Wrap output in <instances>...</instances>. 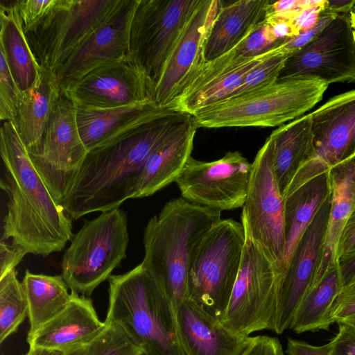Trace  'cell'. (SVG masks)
<instances>
[{
    "label": "cell",
    "mask_w": 355,
    "mask_h": 355,
    "mask_svg": "<svg viewBox=\"0 0 355 355\" xmlns=\"http://www.w3.org/2000/svg\"><path fill=\"white\" fill-rule=\"evenodd\" d=\"M252 164L239 151L204 162L191 156L175 181L182 198L210 209L233 210L243 207L248 194Z\"/></svg>",
    "instance_id": "cell-15"
},
{
    "label": "cell",
    "mask_w": 355,
    "mask_h": 355,
    "mask_svg": "<svg viewBox=\"0 0 355 355\" xmlns=\"http://www.w3.org/2000/svg\"><path fill=\"white\" fill-rule=\"evenodd\" d=\"M121 0H60L25 33L40 66L55 73L74 50L116 10Z\"/></svg>",
    "instance_id": "cell-9"
},
{
    "label": "cell",
    "mask_w": 355,
    "mask_h": 355,
    "mask_svg": "<svg viewBox=\"0 0 355 355\" xmlns=\"http://www.w3.org/2000/svg\"><path fill=\"white\" fill-rule=\"evenodd\" d=\"M22 284L28 304V335L60 313L72 298L62 275L34 274L26 270Z\"/></svg>",
    "instance_id": "cell-31"
},
{
    "label": "cell",
    "mask_w": 355,
    "mask_h": 355,
    "mask_svg": "<svg viewBox=\"0 0 355 355\" xmlns=\"http://www.w3.org/2000/svg\"><path fill=\"white\" fill-rule=\"evenodd\" d=\"M327 1L317 6L303 8L289 19L294 36L312 28L317 23L322 10L326 6ZM293 36V37H294Z\"/></svg>",
    "instance_id": "cell-42"
},
{
    "label": "cell",
    "mask_w": 355,
    "mask_h": 355,
    "mask_svg": "<svg viewBox=\"0 0 355 355\" xmlns=\"http://www.w3.org/2000/svg\"><path fill=\"white\" fill-rule=\"evenodd\" d=\"M0 153V187L8 198L1 241L11 239L12 246L27 254L61 251L73 236L71 219L40 178L10 121L1 123Z\"/></svg>",
    "instance_id": "cell-2"
},
{
    "label": "cell",
    "mask_w": 355,
    "mask_h": 355,
    "mask_svg": "<svg viewBox=\"0 0 355 355\" xmlns=\"http://www.w3.org/2000/svg\"><path fill=\"white\" fill-rule=\"evenodd\" d=\"M334 322L355 325V275L342 286L331 308Z\"/></svg>",
    "instance_id": "cell-39"
},
{
    "label": "cell",
    "mask_w": 355,
    "mask_h": 355,
    "mask_svg": "<svg viewBox=\"0 0 355 355\" xmlns=\"http://www.w3.org/2000/svg\"><path fill=\"white\" fill-rule=\"evenodd\" d=\"M0 51L19 88L26 91L38 79V64L24 32L15 0L0 1Z\"/></svg>",
    "instance_id": "cell-28"
},
{
    "label": "cell",
    "mask_w": 355,
    "mask_h": 355,
    "mask_svg": "<svg viewBox=\"0 0 355 355\" xmlns=\"http://www.w3.org/2000/svg\"><path fill=\"white\" fill-rule=\"evenodd\" d=\"M355 245V205L344 229L339 246L338 260L345 257Z\"/></svg>",
    "instance_id": "cell-46"
},
{
    "label": "cell",
    "mask_w": 355,
    "mask_h": 355,
    "mask_svg": "<svg viewBox=\"0 0 355 355\" xmlns=\"http://www.w3.org/2000/svg\"><path fill=\"white\" fill-rule=\"evenodd\" d=\"M287 355H331L329 342L320 346L311 345L304 341L288 338Z\"/></svg>",
    "instance_id": "cell-45"
},
{
    "label": "cell",
    "mask_w": 355,
    "mask_h": 355,
    "mask_svg": "<svg viewBox=\"0 0 355 355\" xmlns=\"http://www.w3.org/2000/svg\"><path fill=\"white\" fill-rule=\"evenodd\" d=\"M337 15L324 8L316 24L312 28L289 38L283 44L284 48L291 54L299 50L312 40Z\"/></svg>",
    "instance_id": "cell-40"
},
{
    "label": "cell",
    "mask_w": 355,
    "mask_h": 355,
    "mask_svg": "<svg viewBox=\"0 0 355 355\" xmlns=\"http://www.w3.org/2000/svg\"><path fill=\"white\" fill-rule=\"evenodd\" d=\"M27 253L20 248L0 242V277L15 268Z\"/></svg>",
    "instance_id": "cell-43"
},
{
    "label": "cell",
    "mask_w": 355,
    "mask_h": 355,
    "mask_svg": "<svg viewBox=\"0 0 355 355\" xmlns=\"http://www.w3.org/2000/svg\"><path fill=\"white\" fill-rule=\"evenodd\" d=\"M355 6V0H327L324 8L336 15L347 13Z\"/></svg>",
    "instance_id": "cell-48"
},
{
    "label": "cell",
    "mask_w": 355,
    "mask_h": 355,
    "mask_svg": "<svg viewBox=\"0 0 355 355\" xmlns=\"http://www.w3.org/2000/svg\"><path fill=\"white\" fill-rule=\"evenodd\" d=\"M270 0H219V8L208 33L204 57L213 60L239 45L263 20Z\"/></svg>",
    "instance_id": "cell-26"
},
{
    "label": "cell",
    "mask_w": 355,
    "mask_h": 355,
    "mask_svg": "<svg viewBox=\"0 0 355 355\" xmlns=\"http://www.w3.org/2000/svg\"><path fill=\"white\" fill-rule=\"evenodd\" d=\"M220 216L219 210L180 197L167 202L146 223L141 263L159 282L175 311L189 298L188 272L193 252Z\"/></svg>",
    "instance_id": "cell-3"
},
{
    "label": "cell",
    "mask_w": 355,
    "mask_h": 355,
    "mask_svg": "<svg viewBox=\"0 0 355 355\" xmlns=\"http://www.w3.org/2000/svg\"><path fill=\"white\" fill-rule=\"evenodd\" d=\"M243 227L245 241L241 266L220 322L236 334L249 336L254 331L273 330L278 275L275 264Z\"/></svg>",
    "instance_id": "cell-8"
},
{
    "label": "cell",
    "mask_w": 355,
    "mask_h": 355,
    "mask_svg": "<svg viewBox=\"0 0 355 355\" xmlns=\"http://www.w3.org/2000/svg\"><path fill=\"white\" fill-rule=\"evenodd\" d=\"M138 0H121L112 14L97 27L55 72L61 91L94 69L129 54L132 17Z\"/></svg>",
    "instance_id": "cell-18"
},
{
    "label": "cell",
    "mask_w": 355,
    "mask_h": 355,
    "mask_svg": "<svg viewBox=\"0 0 355 355\" xmlns=\"http://www.w3.org/2000/svg\"><path fill=\"white\" fill-rule=\"evenodd\" d=\"M355 254V245L352 248V249L349 251V252L345 256V257H347V256H349V255H352V254ZM343 257V258H344ZM343 259V258H342ZM339 260V261H340ZM339 262V261H338Z\"/></svg>",
    "instance_id": "cell-52"
},
{
    "label": "cell",
    "mask_w": 355,
    "mask_h": 355,
    "mask_svg": "<svg viewBox=\"0 0 355 355\" xmlns=\"http://www.w3.org/2000/svg\"><path fill=\"white\" fill-rule=\"evenodd\" d=\"M340 279L344 285L355 275V254L341 259L338 264Z\"/></svg>",
    "instance_id": "cell-47"
},
{
    "label": "cell",
    "mask_w": 355,
    "mask_h": 355,
    "mask_svg": "<svg viewBox=\"0 0 355 355\" xmlns=\"http://www.w3.org/2000/svg\"><path fill=\"white\" fill-rule=\"evenodd\" d=\"M287 40L279 38L272 25L264 19L236 46L239 55L257 57L278 48Z\"/></svg>",
    "instance_id": "cell-36"
},
{
    "label": "cell",
    "mask_w": 355,
    "mask_h": 355,
    "mask_svg": "<svg viewBox=\"0 0 355 355\" xmlns=\"http://www.w3.org/2000/svg\"><path fill=\"white\" fill-rule=\"evenodd\" d=\"M310 115L313 153L298 168L284 193L355 156V89L331 98Z\"/></svg>",
    "instance_id": "cell-13"
},
{
    "label": "cell",
    "mask_w": 355,
    "mask_h": 355,
    "mask_svg": "<svg viewBox=\"0 0 355 355\" xmlns=\"http://www.w3.org/2000/svg\"><path fill=\"white\" fill-rule=\"evenodd\" d=\"M127 214L120 208L85 220L62 260V277L71 291L89 297L126 258Z\"/></svg>",
    "instance_id": "cell-7"
},
{
    "label": "cell",
    "mask_w": 355,
    "mask_h": 355,
    "mask_svg": "<svg viewBox=\"0 0 355 355\" xmlns=\"http://www.w3.org/2000/svg\"><path fill=\"white\" fill-rule=\"evenodd\" d=\"M61 92L55 74L42 67L37 81L23 92L17 116L12 122L30 155L41 150L51 111Z\"/></svg>",
    "instance_id": "cell-27"
},
{
    "label": "cell",
    "mask_w": 355,
    "mask_h": 355,
    "mask_svg": "<svg viewBox=\"0 0 355 355\" xmlns=\"http://www.w3.org/2000/svg\"><path fill=\"white\" fill-rule=\"evenodd\" d=\"M252 165L248 194L242 207L241 223L277 270L285 243L284 199L273 169L270 137L257 152Z\"/></svg>",
    "instance_id": "cell-12"
},
{
    "label": "cell",
    "mask_w": 355,
    "mask_h": 355,
    "mask_svg": "<svg viewBox=\"0 0 355 355\" xmlns=\"http://www.w3.org/2000/svg\"><path fill=\"white\" fill-rule=\"evenodd\" d=\"M218 8L219 0H201L191 15L155 85L158 106L170 107L205 64L206 40Z\"/></svg>",
    "instance_id": "cell-17"
},
{
    "label": "cell",
    "mask_w": 355,
    "mask_h": 355,
    "mask_svg": "<svg viewBox=\"0 0 355 355\" xmlns=\"http://www.w3.org/2000/svg\"><path fill=\"white\" fill-rule=\"evenodd\" d=\"M338 324V332L329 342L331 355H355V325Z\"/></svg>",
    "instance_id": "cell-41"
},
{
    "label": "cell",
    "mask_w": 355,
    "mask_h": 355,
    "mask_svg": "<svg viewBox=\"0 0 355 355\" xmlns=\"http://www.w3.org/2000/svg\"><path fill=\"white\" fill-rule=\"evenodd\" d=\"M141 355H145L144 353H142Z\"/></svg>",
    "instance_id": "cell-53"
},
{
    "label": "cell",
    "mask_w": 355,
    "mask_h": 355,
    "mask_svg": "<svg viewBox=\"0 0 355 355\" xmlns=\"http://www.w3.org/2000/svg\"><path fill=\"white\" fill-rule=\"evenodd\" d=\"M197 128L190 116L152 152L142 169L134 198L150 196L176 180L191 156Z\"/></svg>",
    "instance_id": "cell-25"
},
{
    "label": "cell",
    "mask_w": 355,
    "mask_h": 355,
    "mask_svg": "<svg viewBox=\"0 0 355 355\" xmlns=\"http://www.w3.org/2000/svg\"><path fill=\"white\" fill-rule=\"evenodd\" d=\"M328 85L314 78L277 81L209 105L192 116L197 128L282 125L314 107Z\"/></svg>",
    "instance_id": "cell-5"
},
{
    "label": "cell",
    "mask_w": 355,
    "mask_h": 355,
    "mask_svg": "<svg viewBox=\"0 0 355 355\" xmlns=\"http://www.w3.org/2000/svg\"><path fill=\"white\" fill-rule=\"evenodd\" d=\"M23 96L3 52L0 51V119L14 121Z\"/></svg>",
    "instance_id": "cell-37"
},
{
    "label": "cell",
    "mask_w": 355,
    "mask_h": 355,
    "mask_svg": "<svg viewBox=\"0 0 355 355\" xmlns=\"http://www.w3.org/2000/svg\"><path fill=\"white\" fill-rule=\"evenodd\" d=\"M88 153L78 128L76 106L61 92L51 111L40 152L32 163L55 200L62 205Z\"/></svg>",
    "instance_id": "cell-11"
},
{
    "label": "cell",
    "mask_w": 355,
    "mask_h": 355,
    "mask_svg": "<svg viewBox=\"0 0 355 355\" xmlns=\"http://www.w3.org/2000/svg\"><path fill=\"white\" fill-rule=\"evenodd\" d=\"M24 32L38 26L58 5L60 0H15Z\"/></svg>",
    "instance_id": "cell-38"
},
{
    "label": "cell",
    "mask_w": 355,
    "mask_h": 355,
    "mask_svg": "<svg viewBox=\"0 0 355 355\" xmlns=\"http://www.w3.org/2000/svg\"><path fill=\"white\" fill-rule=\"evenodd\" d=\"M245 241L241 223L220 219L201 239L191 257L188 299L220 322L239 272Z\"/></svg>",
    "instance_id": "cell-6"
},
{
    "label": "cell",
    "mask_w": 355,
    "mask_h": 355,
    "mask_svg": "<svg viewBox=\"0 0 355 355\" xmlns=\"http://www.w3.org/2000/svg\"><path fill=\"white\" fill-rule=\"evenodd\" d=\"M290 55L291 53L284 48L283 44L281 45L272 55L245 76L229 98L243 95L277 82L279 72Z\"/></svg>",
    "instance_id": "cell-35"
},
{
    "label": "cell",
    "mask_w": 355,
    "mask_h": 355,
    "mask_svg": "<svg viewBox=\"0 0 355 355\" xmlns=\"http://www.w3.org/2000/svg\"><path fill=\"white\" fill-rule=\"evenodd\" d=\"M201 0H138L130 27L129 54L155 87Z\"/></svg>",
    "instance_id": "cell-10"
},
{
    "label": "cell",
    "mask_w": 355,
    "mask_h": 355,
    "mask_svg": "<svg viewBox=\"0 0 355 355\" xmlns=\"http://www.w3.org/2000/svg\"><path fill=\"white\" fill-rule=\"evenodd\" d=\"M329 173L331 188L329 217L320 259L310 289L330 270L338 266L339 243L355 205V156L334 166Z\"/></svg>",
    "instance_id": "cell-23"
},
{
    "label": "cell",
    "mask_w": 355,
    "mask_h": 355,
    "mask_svg": "<svg viewBox=\"0 0 355 355\" xmlns=\"http://www.w3.org/2000/svg\"><path fill=\"white\" fill-rule=\"evenodd\" d=\"M59 351L50 350L41 348H29L28 352L24 355H65Z\"/></svg>",
    "instance_id": "cell-49"
},
{
    "label": "cell",
    "mask_w": 355,
    "mask_h": 355,
    "mask_svg": "<svg viewBox=\"0 0 355 355\" xmlns=\"http://www.w3.org/2000/svg\"><path fill=\"white\" fill-rule=\"evenodd\" d=\"M84 347L74 350V351L67 352V353H66L65 355H83Z\"/></svg>",
    "instance_id": "cell-51"
},
{
    "label": "cell",
    "mask_w": 355,
    "mask_h": 355,
    "mask_svg": "<svg viewBox=\"0 0 355 355\" xmlns=\"http://www.w3.org/2000/svg\"><path fill=\"white\" fill-rule=\"evenodd\" d=\"M330 193V178L327 171L283 196L285 243L277 268L278 286L288 271L303 235Z\"/></svg>",
    "instance_id": "cell-24"
},
{
    "label": "cell",
    "mask_w": 355,
    "mask_h": 355,
    "mask_svg": "<svg viewBox=\"0 0 355 355\" xmlns=\"http://www.w3.org/2000/svg\"><path fill=\"white\" fill-rule=\"evenodd\" d=\"M142 353L141 348L121 327L106 324L101 334L84 347L83 355H141Z\"/></svg>",
    "instance_id": "cell-34"
},
{
    "label": "cell",
    "mask_w": 355,
    "mask_h": 355,
    "mask_svg": "<svg viewBox=\"0 0 355 355\" xmlns=\"http://www.w3.org/2000/svg\"><path fill=\"white\" fill-rule=\"evenodd\" d=\"M349 14H350L351 25H352V30H353V33H354V39H355V6L350 11Z\"/></svg>",
    "instance_id": "cell-50"
},
{
    "label": "cell",
    "mask_w": 355,
    "mask_h": 355,
    "mask_svg": "<svg viewBox=\"0 0 355 355\" xmlns=\"http://www.w3.org/2000/svg\"><path fill=\"white\" fill-rule=\"evenodd\" d=\"M176 329L185 355H247L254 337L236 334L190 300L175 311Z\"/></svg>",
    "instance_id": "cell-21"
},
{
    "label": "cell",
    "mask_w": 355,
    "mask_h": 355,
    "mask_svg": "<svg viewBox=\"0 0 355 355\" xmlns=\"http://www.w3.org/2000/svg\"><path fill=\"white\" fill-rule=\"evenodd\" d=\"M247 355H284V352L277 338L257 336Z\"/></svg>",
    "instance_id": "cell-44"
},
{
    "label": "cell",
    "mask_w": 355,
    "mask_h": 355,
    "mask_svg": "<svg viewBox=\"0 0 355 355\" xmlns=\"http://www.w3.org/2000/svg\"><path fill=\"white\" fill-rule=\"evenodd\" d=\"M62 92L76 106L87 108L155 103L153 83L130 54L94 69Z\"/></svg>",
    "instance_id": "cell-16"
},
{
    "label": "cell",
    "mask_w": 355,
    "mask_h": 355,
    "mask_svg": "<svg viewBox=\"0 0 355 355\" xmlns=\"http://www.w3.org/2000/svg\"><path fill=\"white\" fill-rule=\"evenodd\" d=\"M314 78L328 85L355 80V39L350 14L338 15L286 59L277 81Z\"/></svg>",
    "instance_id": "cell-14"
},
{
    "label": "cell",
    "mask_w": 355,
    "mask_h": 355,
    "mask_svg": "<svg viewBox=\"0 0 355 355\" xmlns=\"http://www.w3.org/2000/svg\"><path fill=\"white\" fill-rule=\"evenodd\" d=\"M28 315V304L15 268L0 277V343L14 334Z\"/></svg>",
    "instance_id": "cell-33"
},
{
    "label": "cell",
    "mask_w": 355,
    "mask_h": 355,
    "mask_svg": "<svg viewBox=\"0 0 355 355\" xmlns=\"http://www.w3.org/2000/svg\"><path fill=\"white\" fill-rule=\"evenodd\" d=\"M338 266L330 270L307 293L299 306L289 329L297 334L327 329L334 323L331 312L342 288Z\"/></svg>",
    "instance_id": "cell-32"
},
{
    "label": "cell",
    "mask_w": 355,
    "mask_h": 355,
    "mask_svg": "<svg viewBox=\"0 0 355 355\" xmlns=\"http://www.w3.org/2000/svg\"><path fill=\"white\" fill-rule=\"evenodd\" d=\"M191 116L164 107L89 150L74 184L62 203L71 220L119 208L134 198L152 152Z\"/></svg>",
    "instance_id": "cell-1"
},
{
    "label": "cell",
    "mask_w": 355,
    "mask_h": 355,
    "mask_svg": "<svg viewBox=\"0 0 355 355\" xmlns=\"http://www.w3.org/2000/svg\"><path fill=\"white\" fill-rule=\"evenodd\" d=\"M329 208L330 196L303 235L288 271L278 286L272 330L278 334L289 329L299 306L311 288L322 254Z\"/></svg>",
    "instance_id": "cell-19"
},
{
    "label": "cell",
    "mask_w": 355,
    "mask_h": 355,
    "mask_svg": "<svg viewBox=\"0 0 355 355\" xmlns=\"http://www.w3.org/2000/svg\"><path fill=\"white\" fill-rule=\"evenodd\" d=\"M72 292L67 306L35 332L27 335L29 348L67 353L90 343L106 324L98 318L92 301Z\"/></svg>",
    "instance_id": "cell-22"
},
{
    "label": "cell",
    "mask_w": 355,
    "mask_h": 355,
    "mask_svg": "<svg viewBox=\"0 0 355 355\" xmlns=\"http://www.w3.org/2000/svg\"><path fill=\"white\" fill-rule=\"evenodd\" d=\"M162 108L154 103L106 109L76 106V122L80 138L89 151Z\"/></svg>",
    "instance_id": "cell-30"
},
{
    "label": "cell",
    "mask_w": 355,
    "mask_h": 355,
    "mask_svg": "<svg viewBox=\"0 0 355 355\" xmlns=\"http://www.w3.org/2000/svg\"><path fill=\"white\" fill-rule=\"evenodd\" d=\"M277 49L249 58L239 55L235 47L213 60L205 62L196 76L170 106L193 116L200 110L227 99L245 76Z\"/></svg>",
    "instance_id": "cell-20"
},
{
    "label": "cell",
    "mask_w": 355,
    "mask_h": 355,
    "mask_svg": "<svg viewBox=\"0 0 355 355\" xmlns=\"http://www.w3.org/2000/svg\"><path fill=\"white\" fill-rule=\"evenodd\" d=\"M107 280L106 324L121 327L145 355H185L178 336L175 311L142 263Z\"/></svg>",
    "instance_id": "cell-4"
},
{
    "label": "cell",
    "mask_w": 355,
    "mask_h": 355,
    "mask_svg": "<svg viewBox=\"0 0 355 355\" xmlns=\"http://www.w3.org/2000/svg\"><path fill=\"white\" fill-rule=\"evenodd\" d=\"M269 137L272 143L273 169L283 196L298 168L313 153L310 114L280 125Z\"/></svg>",
    "instance_id": "cell-29"
}]
</instances>
